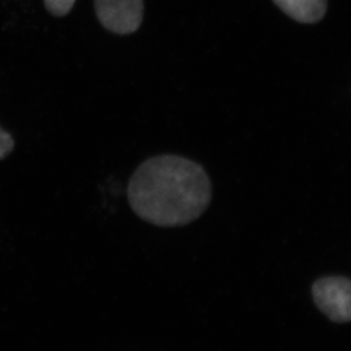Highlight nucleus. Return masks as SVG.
Segmentation results:
<instances>
[{"label": "nucleus", "instance_id": "1", "mask_svg": "<svg viewBox=\"0 0 351 351\" xmlns=\"http://www.w3.org/2000/svg\"><path fill=\"white\" fill-rule=\"evenodd\" d=\"M211 199L213 186L204 168L182 156L149 158L129 180L132 211L154 226H186L206 213Z\"/></svg>", "mask_w": 351, "mask_h": 351}, {"label": "nucleus", "instance_id": "2", "mask_svg": "<svg viewBox=\"0 0 351 351\" xmlns=\"http://www.w3.org/2000/svg\"><path fill=\"white\" fill-rule=\"evenodd\" d=\"M318 309L335 323L351 321V280L341 276L323 277L313 285Z\"/></svg>", "mask_w": 351, "mask_h": 351}, {"label": "nucleus", "instance_id": "3", "mask_svg": "<svg viewBox=\"0 0 351 351\" xmlns=\"http://www.w3.org/2000/svg\"><path fill=\"white\" fill-rule=\"evenodd\" d=\"M95 10L101 25L120 36L136 32L144 19L143 0H95Z\"/></svg>", "mask_w": 351, "mask_h": 351}, {"label": "nucleus", "instance_id": "4", "mask_svg": "<svg viewBox=\"0 0 351 351\" xmlns=\"http://www.w3.org/2000/svg\"><path fill=\"white\" fill-rule=\"evenodd\" d=\"M287 16L299 23H317L328 10V0H273Z\"/></svg>", "mask_w": 351, "mask_h": 351}, {"label": "nucleus", "instance_id": "5", "mask_svg": "<svg viewBox=\"0 0 351 351\" xmlns=\"http://www.w3.org/2000/svg\"><path fill=\"white\" fill-rule=\"evenodd\" d=\"M75 0H45L48 12L56 17L68 15L75 6Z\"/></svg>", "mask_w": 351, "mask_h": 351}, {"label": "nucleus", "instance_id": "6", "mask_svg": "<svg viewBox=\"0 0 351 351\" xmlns=\"http://www.w3.org/2000/svg\"><path fill=\"white\" fill-rule=\"evenodd\" d=\"M15 142L12 135L0 127V161L6 159L13 152Z\"/></svg>", "mask_w": 351, "mask_h": 351}]
</instances>
